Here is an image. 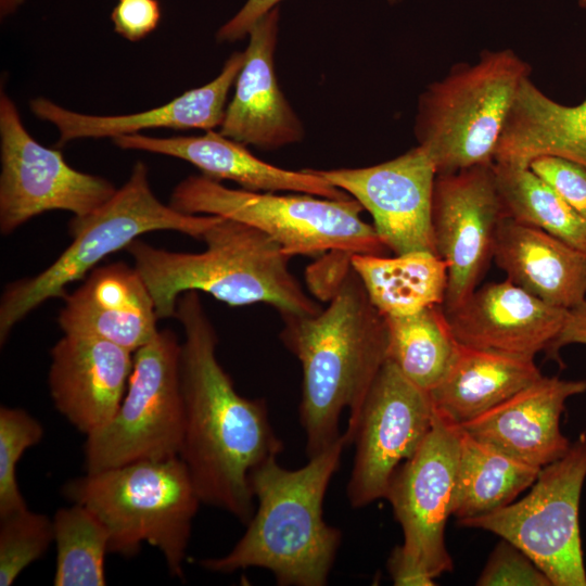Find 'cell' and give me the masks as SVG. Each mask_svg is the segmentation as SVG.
I'll list each match as a JSON object with an SVG mask.
<instances>
[{
  "label": "cell",
  "mask_w": 586,
  "mask_h": 586,
  "mask_svg": "<svg viewBox=\"0 0 586 586\" xmlns=\"http://www.w3.org/2000/svg\"><path fill=\"white\" fill-rule=\"evenodd\" d=\"M181 323L180 371L184 406L180 459L202 504L222 509L246 524L254 513L251 472L277 458L283 443L263 398H246L216 355L218 337L198 291L177 301Z\"/></svg>",
  "instance_id": "6da1fadb"
},
{
  "label": "cell",
  "mask_w": 586,
  "mask_h": 586,
  "mask_svg": "<svg viewBox=\"0 0 586 586\" xmlns=\"http://www.w3.org/2000/svg\"><path fill=\"white\" fill-rule=\"evenodd\" d=\"M280 339L302 367L300 422L311 458L340 436L342 412L347 425L387 355L384 316L372 305L353 267L326 308L316 315H283Z\"/></svg>",
  "instance_id": "7a4b0ae2"
},
{
  "label": "cell",
  "mask_w": 586,
  "mask_h": 586,
  "mask_svg": "<svg viewBox=\"0 0 586 586\" xmlns=\"http://www.w3.org/2000/svg\"><path fill=\"white\" fill-rule=\"evenodd\" d=\"M348 441L344 433L305 466L286 469L271 458L250 474L257 508L243 536L225 556L201 564L216 573L268 570L281 586H324L342 532L323 519V501Z\"/></svg>",
  "instance_id": "3957f363"
},
{
  "label": "cell",
  "mask_w": 586,
  "mask_h": 586,
  "mask_svg": "<svg viewBox=\"0 0 586 586\" xmlns=\"http://www.w3.org/2000/svg\"><path fill=\"white\" fill-rule=\"evenodd\" d=\"M200 253L171 252L139 238L125 249L153 298L158 319L175 317L179 296L202 291L231 306L268 304L281 316H309L322 307L289 269L281 246L265 232L221 217L202 237Z\"/></svg>",
  "instance_id": "277c9868"
},
{
  "label": "cell",
  "mask_w": 586,
  "mask_h": 586,
  "mask_svg": "<svg viewBox=\"0 0 586 586\" xmlns=\"http://www.w3.org/2000/svg\"><path fill=\"white\" fill-rule=\"evenodd\" d=\"M64 495L93 512L110 535V552L136 556L142 543L182 577L192 521L202 504L180 459L141 460L68 482Z\"/></svg>",
  "instance_id": "5b68a950"
},
{
  "label": "cell",
  "mask_w": 586,
  "mask_h": 586,
  "mask_svg": "<svg viewBox=\"0 0 586 586\" xmlns=\"http://www.w3.org/2000/svg\"><path fill=\"white\" fill-rule=\"evenodd\" d=\"M531 65L512 49L457 63L418 99L415 137L436 174L494 163L507 115Z\"/></svg>",
  "instance_id": "8992f818"
},
{
  "label": "cell",
  "mask_w": 586,
  "mask_h": 586,
  "mask_svg": "<svg viewBox=\"0 0 586 586\" xmlns=\"http://www.w3.org/2000/svg\"><path fill=\"white\" fill-rule=\"evenodd\" d=\"M221 216L191 215L162 203L151 190L148 168L136 162L128 180L102 206L69 222L72 243L43 271L7 285L0 301V343L13 327L43 302L64 297L65 288L94 269L110 254L139 235L174 230L202 240Z\"/></svg>",
  "instance_id": "52a82bcc"
},
{
  "label": "cell",
  "mask_w": 586,
  "mask_h": 586,
  "mask_svg": "<svg viewBox=\"0 0 586 586\" xmlns=\"http://www.w3.org/2000/svg\"><path fill=\"white\" fill-rule=\"evenodd\" d=\"M169 205L184 214L216 215L250 225L268 234L290 257L329 251L385 255L388 250L374 227L360 217L364 207L353 198L231 189L203 175L180 181Z\"/></svg>",
  "instance_id": "ba28073f"
},
{
  "label": "cell",
  "mask_w": 586,
  "mask_h": 586,
  "mask_svg": "<svg viewBox=\"0 0 586 586\" xmlns=\"http://www.w3.org/2000/svg\"><path fill=\"white\" fill-rule=\"evenodd\" d=\"M459 448L460 428L434 413L423 443L390 482L385 499L403 532L402 545L387 560L394 585L432 586L454 569L445 528L451 515Z\"/></svg>",
  "instance_id": "9c48e42d"
},
{
  "label": "cell",
  "mask_w": 586,
  "mask_h": 586,
  "mask_svg": "<svg viewBox=\"0 0 586 586\" xmlns=\"http://www.w3.org/2000/svg\"><path fill=\"white\" fill-rule=\"evenodd\" d=\"M181 343L168 329L133 353V366L114 417L87 436V472L141 460L179 457L184 426Z\"/></svg>",
  "instance_id": "30bf717a"
},
{
  "label": "cell",
  "mask_w": 586,
  "mask_h": 586,
  "mask_svg": "<svg viewBox=\"0 0 586 586\" xmlns=\"http://www.w3.org/2000/svg\"><path fill=\"white\" fill-rule=\"evenodd\" d=\"M585 480L586 434H581L561 458L540 469L520 500L458 524L513 544L552 586H586L578 517Z\"/></svg>",
  "instance_id": "8fae6325"
},
{
  "label": "cell",
  "mask_w": 586,
  "mask_h": 586,
  "mask_svg": "<svg viewBox=\"0 0 586 586\" xmlns=\"http://www.w3.org/2000/svg\"><path fill=\"white\" fill-rule=\"evenodd\" d=\"M434 410L428 391L407 379L390 360L370 386L356 420L344 434L355 456L347 483L354 508L385 498L396 470L429 434Z\"/></svg>",
  "instance_id": "7c38bea8"
},
{
  "label": "cell",
  "mask_w": 586,
  "mask_h": 586,
  "mask_svg": "<svg viewBox=\"0 0 586 586\" xmlns=\"http://www.w3.org/2000/svg\"><path fill=\"white\" fill-rule=\"evenodd\" d=\"M0 231L8 235L33 217L62 209L82 219L113 196L105 178L69 166L61 151L26 130L14 102L0 94Z\"/></svg>",
  "instance_id": "4fadbf2b"
},
{
  "label": "cell",
  "mask_w": 586,
  "mask_h": 586,
  "mask_svg": "<svg viewBox=\"0 0 586 586\" xmlns=\"http://www.w3.org/2000/svg\"><path fill=\"white\" fill-rule=\"evenodd\" d=\"M432 228L437 255L447 264L446 313L477 288L491 259L499 221L505 217L494 163L436 174Z\"/></svg>",
  "instance_id": "5bb4252c"
},
{
  "label": "cell",
  "mask_w": 586,
  "mask_h": 586,
  "mask_svg": "<svg viewBox=\"0 0 586 586\" xmlns=\"http://www.w3.org/2000/svg\"><path fill=\"white\" fill-rule=\"evenodd\" d=\"M314 170L370 213L378 235L395 255L437 254L431 216L436 170L419 145L369 167Z\"/></svg>",
  "instance_id": "9a60e30c"
},
{
  "label": "cell",
  "mask_w": 586,
  "mask_h": 586,
  "mask_svg": "<svg viewBox=\"0 0 586 586\" xmlns=\"http://www.w3.org/2000/svg\"><path fill=\"white\" fill-rule=\"evenodd\" d=\"M132 352L110 341L64 334L51 349L48 383L58 411L85 435L116 413L133 366Z\"/></svg>",
  "instance_id": "2e32d148"
},
{
  "label": "cell",
  "mask_w": 586,
  "mask_h": 586,
  "mask_svg": "<svg viewBox=\"0 0 586 586\" xmlns=\"http://www.w3.org/2000/svg\"><path fill=\"white\" fill-rule=\"evenodd\" d=\"M566 310L506 279L476 288L461 305L445 313L458 343L534 358L556 339Z\"/></svg>",
  "instance_id": "e0dca14e"
},
{
  "label": "cell",
  "mask_w": 586,
  "mask_h": 586,
  "mask_svg": "<svg viewBox=\"0 0 586 586\" xmlns=\"http://www.w3.org/2000/svg\"><path fill=\"white\" fill-rule=\"evenodd\" d=\"M278 25L276 7L250 30L245 61L220 125L222 136L266 150L296 143L304 136L302 123L279 88L275 72Z\"/></svg>",
  "instance_id": "ac0fdd59"
},
{
  "label": "cell",
  "mask_w": 586,
  "mask_h": 586,
  "mask_svg": "<svg viewBox=\"0 0 586 586\" xmlns=\"http://www.w3.org/2000/svg\"><path fill=\"white\" fill-rule=\"evenodd\" d=\"M586 392V380L545 377L460 426L471 436L536 468L561 458L571 442L560 428L569 398Z\"/></svg>",
  "instance_id": "d6986e66"
},
{
  "label": "cell",
  "mask_w": 586,
  "mask_h": 586,
  "mask_svg": "<svg viewBox=\"0 0 586 586\" xmlns=\"http://www.w3.org/2000/svg\"><path fill=\"white\" fill-rule=\"evenodd\" d=\"M63 298L58 323L64 334L103 339L135 353L158 332L149 289L137 269L125 263L92 269Z\"/></svg>",
  "instance_id": "ffe728a7"
},
{
  "label": "cell",
  "mask_w": 586,
  "mask_h": 586,
  "mask_svg": "<svg viewBox=\"0 0 586 586\" xmlns=\"http://www.w3.org/2000/svg\"><path fill=\"white\" fill-rule=\"evenodd\" d=\"M245 61V52H234L219 75L208 84L188 90L164 105L126 115H88L64 109L51 100L29 102L36 117L54 125L59 145L85 138H116L153 128L213 130L220 126L229 90Z\"/></svg>",
  "instance_id": "44dd1931"
},
{
  "label": "cell",
  "mask_w": 586,
  "mask_h": 586,
  "mask_svg": "<svg viewBox=\"0 0 586 586\" xmlns=\"http://www.w3.org/2000/svg\"><path fill=\"white\" fill-rule=\"evenodd\" d=\"M114 143L187 161L214 180H231L242 189L260 192L292 191L332 200L352 199L314 169L289 170L254 156L244 144L207 130L203 136L155 138L140 133L119 136Z\"/></svg>",
  "instance_id": "7402d4cb"
},
{
  "label": "cell",
  "mask_w": 586,
  "mask_h": 586,
  "mask_svg": "<svg viewBox=\"0 0 586 586\" xmlns=\"http://www.w3.org/2000/svg\"><path fill=\"white\" fill-rule=\"evenodd\" d=\"M493 259L506 279L551 306L570 309L586 298V253L538 228L504 217Z\"/></svg>",
  "instance_id": "603a6c76"
},
{
  "label": "cell",
  "mask_w": 586,
  "mask_h": 586,
  "mask_svg": "<svg viewBox=\"0 0 586 586\" xmlns=\"http://www.w3.org/2000/svg\"><path fill=\"white\" fill-rule=\"evenodd\" d=\"M542 377L533 357L458 343L447 371L429 394L434 413L460 428Z\"/></svg>",
  "instance_id": "cb8c5ba5"
},
{
  "label": "cell",
  "mask_w": 586,
  "mask_h": 586,
  "mask_svg": "<svg viewBox=\"0 0 586 586\" xmlns=\"http://www.w3.org/2000/svg\"><path fill=\"white\" fill-rule=\"evenodd\" d=\"M543 155L586 167V98L576 105L561 104L528 77L511 104L494 163L528 167Z\"/></svg>",
  "instance_id": "d4e9b609"
},
{
  "label": "cell",
  "mask_w": 586,
  "mask_h": 586,
  "mask_svg": "<svg viewBox=\"0 0 586 586\" xmlns=\"http://www.w3.org/2000/svg\"><path fill=\"white\" fill-rule=\"evenodd\" d=\"M351 262L370 302L384 317L407 316L444 304L447 264L433 252L415 251L394 257L353 254Z\"/></svg>",
  "instance_id": "484cf974"
},
{
  "label": "cell",
  "mask_w": 586,
  "mask_h": 586,
  "mask_svg": "<svg viewBox=\"0 0 586 586\" xmlns=\"http://www.w3.org/2000/svg\"><path fill=\"white\" fill-rule=\"evenodd\" d=\"M539 471L460 428L451 515L467 520L513 502L532 486Z\"/></svg>",
  "instance_id": "4316f807"
},
{
  "label": "cell",
  "mask_w": 586,
  "mask_h": 586,
  "mask_svg": "<svg viewBox=\"0 0 586 586\" xmlns=\"http://www.w3.org/2000/svg\"><path fill=\"white\" fill-rule=\"evenodd\" d=\"M384 318L388 359L407 379L430 392L444 377L458 346L443 305Z\"/></svg>",
  "instance_id": "83f0119b"
},
{
  "label": "cell",
  "mask_w": 586,
  "mask_h": 586,
  "mask_svg": "<svg viewBox=\"0 0 586 586\" xmlns=\"http://www.w3.org/2000/svg\"><path fill=\"white\" fill-rule=\"evenodd\" d=\"M505 217L538 228L586 253V219L530 167L494 163Z\"/></svg>",
  "instance_id": "f1b7e54d"
},
{
  "label": "cell",
  "mask_w": 586,
  "mask_h": 586,
  "mask_svg": "<svg viewBox=\"0 0 586 586\" xmlns=\"http://www.w3.org/2000/svg\"><path fill=\"white\" fill-rule=\"evenodd\" d=\"M55 586H104L110 535L99 518L82 505L59 509L53 519Z\"/></svg>",
  "instance_id": "f546056e"
},
{
  "label": "cell",
  "mask_w": 586,
  "mask_h": 586,
  "mask_svg": "<svg viewBox=\"0 0 586 586\" xmlns=\"http://www.w3.org/2000/svg\"><path fill=\"white\" fill-rule=\"evenodd\" d=\"M53 540V521L42 513L26 507L0 517V585H12Z\"/></svg>",
  "instance_id": "4dcf8cb0"
},
{
  "label": "cell",
  "mask_w": 586,
  "mask_h": 586,
  "mask_svg": "<svg viewBox=\"0 0 586 586\" xmlns=\"http://www.w3.org/2000/svg\"><path fill=\"white\" fill-rule=\"evenodd\" d=\"M42 425L20 408H0V517L26 508L16 481V466L25 450L40 442Z\"/></svg>",
  "instance_id": "1f68e13d"
},
{
  "label": "cell",
  "mask_w": 586,
  "mask_h": 586,
  "mask_svg": "<svg viewBox=\"0 0 586 586\" xmlns=\"http://www.w3.org/2000/svg\"><path fill=\"white\" fill-rule=\"evenodd\" d=\"M479 586H552L548 576L518 547L502 539L489 555Z\"/></svg>",
  "instance_id": "d6a6232c"
},
{
  "label": "cell",
  "mask_w": 586,
  "mask_h": 586,
  "mask_svg": "<svg viewBox=\"0 0 586 586\" xmlns=\"http://www.w3.org/2000/svg\"><path fill=\"white\" fill-rule=\"evenodd\" d=\"M528 167L586 219V167L550 155L534 158Z\"/></svg>",
  "instance_id": "836d02e7"
},
{
  "label": "cell",
  "mask_w": 586,
  "mask_h": 586,
  "mask_svg": "<svg viewBox=\"0 0 586 586\" xmlns=\"http://www.w3.org/2000/svg\"><path fill=\"white\" fill-rule=\"evenodd\" d=\"M161 16L157 0H118L111 20L117 34L129 41H139L156 28Z\"/></svg>",
  "instance_id": "e575fe53"
},
{
  "label": "cell",
  "mask_w": 586,
  "mask_h": 586,
  "mask_svg": "<svg viewBox=\"0 0 586 586\" xmlns=\"http://www.w3.org/2000/svg\"><path fill=\"white\" fill-rule=\"evenodd\" d=\"M352 253L329 251L326 256L308 266L306 279L314 294L330 300L352 269Z\"/></svg>",
  "instance_id": "d590c367"
},
{
  "label": "cell",
  "mask_w": 586,
  "mask_h": 586,
  "mask_svg": "<svg viewBox=\"0 0 586 586\" xmlns=\"http://www.w3.org/2000/svg\"><path fill=\"white\" fill-rule=\"evenodd\" d=\"M281 0H247L244 5L217 33L219 41H235L249 35L253 26ZM395 2L398 0H388Z\"/></svg>",
  "instance_id": "8d00e7d4"
},
{
  "label": "cell",
  "mask_w": 586,
  "mask_h": 586,
  "mask_svg": "<svg viewBox=\"0 0 586 586\" xmlns=\"http://www.w3.org/2000/svg\"><path fill=\"white\" fill-rule=\"evenodd\" d=\"M572 344L586 347V298L566 310L562 328L546 353L557 358L563 347Z\"/></svg>",
  "instance_id": "74e56055"
},
{
  "label": "cell",
  "mask_w": 586,
  "mask_h": 586,
  "mask_svg": "<svg viewBox=\"0 0 586 586\" xmlns=\"http://www.w3.org/2000/svg\"><path fill=\"white\" fill-rule=\"evenodd\" d=\"M24 0H0L1 16H7L16 11Z\"/></svg>",
  "instance_id": "f35d334b"
},
{
  "label": "cell",
  "mask_w": 586,
  "mask_h": 586,
  "mask_svg": "<svg viewBox=\"0 0 586 586\" xmlns=\"http://www.w3.org/2000/svg\"><path fill=\"white\" fill-rule=\"evenodd\" d=\"M578 5H579L582 9L586 10V0H578Z\"/></svg>",
  "instance_id": "ab89813d"
}]
</instances>
